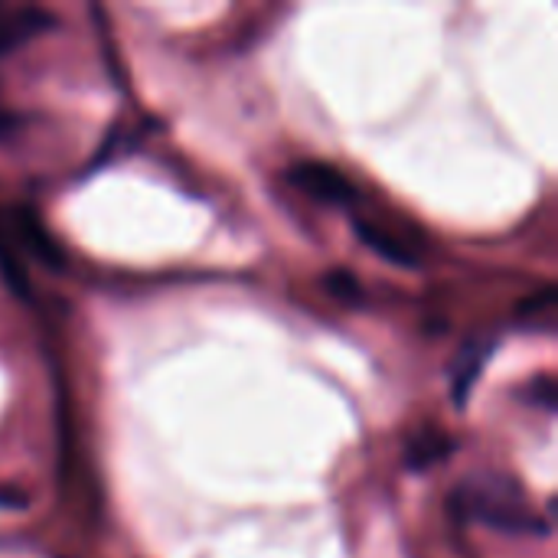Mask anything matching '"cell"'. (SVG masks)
<instances>
[{
	"instance_id": "obj_1",
	"label": "cell",
	"mask_w": 558,
	"mask_h": 558,
	"mask_svg": "<svg viewBox=\"0 0 558 558\" xmlns=\"http://www.w3.org/2000/svg\"><path fill=\"white\" fill-rule=\"evenodd\" d=\"M451 510L461 520H477L500 533H523V536H546L549 526L536 520V513L526 507L523 490L510 477H477L468 481L461 490L451 494Z\"/></svg>"
},
{
	"instance_id": "obj_2",
	"label": "cell",
	"mask_w": 558,
	"mask_h": 558,
	"mask_svg": "<svg viewBox=\"0 0 558 558\" xmlns=\"http://www.w3.org/2000/svg\"><path fill=\"white\" fill-rule=\"evenodd\" d=\"M291 186H298L301 193H307L317 203H330V206H350L356 199V186L350 183V177H343L337 167L320 163V160H298L288 170Z\"/></svg>"
},
{
	"instance_id": "obj_3",
	"label": "cell",
	"mask_w": 558,
	"mask_h": 558,
	"mask_svg": "<svg viewBox=\"0 0 558 558\" xmlns=\"http://www.w3.org/2000/svg\"><path fill=\"white\" fill-rule=\"evenodd\" d=\"M494 347H497L494 340H487V337L477 340V337H474V340H468L464 350L458 353L454 369H451V402H454L458 409L468 405L471 389H474V383L481 379V373H484V366H487Z\"/></svg>"
},
{
	"instance_id": "obj_4",
	"label": "cell",
	"mask_w": 558,
	"mask_h": 558,
	"mask_svg": "<svg viewBox=\"0 0 558 558\" xmlns=\"http://www.w3.org/2000/svg\"><path fill=\"white\" fill-rule=\"evenodd\" d=\"M13 229H16L20 242L36 255L39 265H46V268H52V271H59V268L65 265V255H62L59 242L49 235V229L43 226V219H39L29 206H20V209L13 213Z\"/></svg>"
},
{
	"instance_id": "obj_5",
	"label": "cell",
	"mask_w": 558,
	"mask_h": 558,
	"mask_svg": "<svg viewBox=\"0 0 558 558\" xmlns=\"http://www.w3.org/2000/svg\"><path fill=\"white\" fill-rule=\"evenodd\" d=\"M353 232L360 235L363 245H369L379 258H386L389 265H399V268H418V252L402 239V235H392L386 232L383 226H373L366 219H353Z\"/></svg>"
},
{
	"instance_id": "obj_6",
	"label": "cell",
	"mask_w": 558,
	"mask_h": 558,
	"mask_svg": "<svg viewBox=\"0 0 558 558\" xmlns=\"http://www.w3.org/2000/svg\"><path fill=\"white\" fill-rule=\"evenodd\" d=\"M56 26V16L36 7H20V10H3L0 7V52L20 46L23 39L46 33Z\"/></svg>"
},
{
	"instance_id": "obj_7",
	"label": "cell",
	"mask_w": 558,
	"mask_h": 558,
	"mask_svg": "<svg viewBox=\"0 0 558 558\" xmlns=\"http://www.w3.org/2000/svg\"><path fill=\"white\" fill-rule=\"evenodd\" d=\"M454 448H458L454 438H448L445 432H435L432 428V432H422L418 438H412V445L405 451V464L412 471H428V468L441 464Z\"/></svg>"
},
{
	"instance_id": "obj_8",
	"label": "cell",
	"mask_w": 558,
	"mask_h": 558,
	"mask_svg": "<svg viewBox=\"0 0 558 558\" xmlns=\"http://www.w3.org/2000/svg\"><path fill=\"white\" fill-rule=\"evenodd\" d=\"M0 275L7 281V288L20 298H29V281H26V271L10 245V235H3V226H0Z\"/></svg>"
},
{
	"instance_id": "obj_9",
	"label": "cell",
	"mask_w": 558,
	"mask_h": 558,
	"mask_svg": "<svg viewBox=\"0 0 558 558\" xmlns=\"http://www.w3.org/2000/svg\"><path fill=\"white\" fill-rule=\"evenodd\" d=\"M324 288L333 294V298H340V301H360V281L350 275V271H343V268H337V271H327L324 275Z\"/></svg>"
},
{
	"instance_id": "obj_10",
	"label": "cell",
	"mask_w": 558,
	"mask_h": 558,
	"mask_svg": "<svg viewBox=\"0 0 558 558\" xmlns=\"http://www.w3.org/2000/svg\"><path fill=\"white\" fill-rule=\"evenodd\" d=\"M0 507H26V497L23 494H16V490H0Z\"/></svg>"
}]
</instances>
